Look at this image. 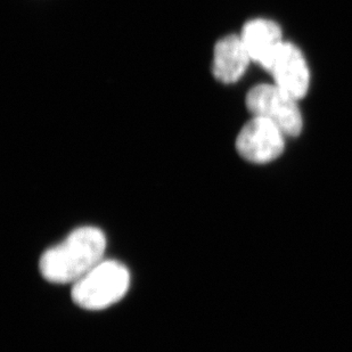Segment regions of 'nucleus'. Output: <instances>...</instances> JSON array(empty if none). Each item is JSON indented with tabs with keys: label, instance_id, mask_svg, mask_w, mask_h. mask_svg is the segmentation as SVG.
Instances as JSON below:
<instances>
[{
	"label": "nucleus",
	"instance_id": "1",
	"mask_svg": "<svg viewBox=\"0 0 352 352\" xmlns=\"http://www.w3.org/2000/svg\"><path fill=\"white\" fill-rule=\"evenodd\" d=\"M105 250L107 236L103 230L94 226L79 227L43 253L40 274L54 284H74L104 260Z\"/></svg>",
	"mask_w": 352,
	"mask_h": 352
},
{
	"label": "nucleus",
	"instance_id": "2",
	"mask_svg": "<svg viewBox=\"0 0 352 352\" xmlns=\"http://www.w3.org/2000/svg\"><path fill=\"white\" fill-rule=\"evenodd\" d=\"M130 286V272L117 260H102L74 283V302L86 310H103L119 302Z\"/></svg>",
	"mask_w": 352,
	"mask_h": 352
},
{
	"label": "nucleus",
	"instance_id": "3",
	"mask_svg": "<svg viewBox=\"0 0 352 352\" xmlns=\"http://www.w3.org/2000/svg\"><path fill=\"white\" fill-rule=\"evenodd\" d=\"M298 100L277 85H258L246 95V107L253 117L270 120L285 136L296 137L302 130Z\"/></svg>",
	"mask_w": 352,
	"mask_h": 352
},
{
	"label": "nucleus",
	"instance_id": "4",
	"mask_svg": "<svg viewBox=\"0 0 352 352\" xmlns=\"http://www.w3.org/2000/svg\"><path fill=\"white\" fill-rule=\"evenodd\" d=\"M285 133L270 120L253 117L236 138V150L249 162L263 164L282 155Z\"/></svg>",
	"mask_w": 352,
	"mask_h": 352
},
{
	"label": "nucleus",
	"instance_id": "5",
	"mask_svg": "<svg viewBox=\"0 0 352 352\" xmlns=\"http://www.w3.org/2000/svg\"><path fill=\"white\" fill-rule=\"evenodd\" d=\"M270 72L273 74L275 85L296 100L306 96L309 89V67L303 54L293 43H283Z\"/></svg>",
	"mask_w": 352,
	"mask_h": 352
},
{
	"label": "nucleus",
	"instance_id": "6",
	"mask_svg": "<svg viewBox=\"0 0 352 352\" xmlns=\"http://www.w3.org/2000/svg\"><path fill=\"white\" fill-rule=\"evenodd\" d=\"M251 60L270 71L276 55L283 46V34L278 24L274 21L256 19L249 21L239 34Z\"/></svg>",
	"mask_w": 352,
	"mask_h": 352
},
{
	"label": "nucleus",
	"instance_id": "7",
	"mask_svg": "<svg viewBox=\"0 0 352 352\" xmlns=\"http://www.w3.org/2000/svg\"><path fill=\"white\" fill-rule=\"evenodd\" d=\"M251 60L241 36L230 34L221 38L213 50V77L226 85L237 82Z\"/></svg>",
	"mask_w": 352,
	"mask_h": 352
}]
</instances>
